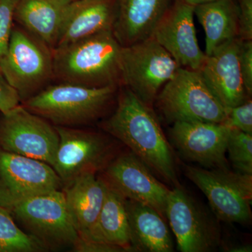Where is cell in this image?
Wrapping results in <instances>:
<instances>
[{
  "mask_svg": "<svg viewBox=\"0 0 252 252\" xmlns=\"http://www.w3.org/2000/svg\"><path fill=\"white\" fill-rule=\"evenodd\" d=\"M42 249L40 242L15 223L9 210L0 207V252H32Z\"/></svg>",
  "mask_w": 252,
  "mask_h": 252,
  "instance_id": "obj_24",
  "label": "cell"
},
{
  "mask_svg": "<svg viewBox=\"0 0 252 252\" xmlns=\"http://www.w3.org/2000/svg\"><path fill=\"white\" fill-rule=\"evenodd\" d=\"M59 144L55 126L19 105L0 121V148L41 160L53 167Z\"/></svg>",
  "mask_w": 252,
  "mask_h": 252,
  "instance_id": "obj_10",
  "label": "cell"
},
{
  "mask_svg": "<svg viewBox=\"0 0 252 252\" xmlns=\"http://www.w3.org/2000/svg\"><path fill=\"white\" fill-rule=\"evenodd\" d=\"M10 212L43 245L74 246L79 238L60 190L16 200Z\"/></svg>",
  "mask_w": 252,
  "mask_h": 252,
  "instance_id": "obj_9",
  "label": "cell"
},
{
  "mask_svg": "<svg viewBox=\"0 0 252 252\" xmlns=\"http://www.w3.org/2000/svg\"><path fill=\"white\" fill-rule=\"evenodd\" d=\"M126 200L122 194L106 184L103 205L92 241L89 243L104 244L117 248L119 252H133Z\"/></svg>",
  "mask_w": 252,
  "mask_h": 252,
  "instance_id": "obj_22",
  "label": "cell"
},
{
  "mask_svg": "<svg viewBox=\"0 0 252 252\" xmlns=\"http://www.w3.org/2000/svg\"><path fill=\"white\" fill-rule=\"evenodd\" d=\"M186 177L208 200L220 221L250 224L252 220V175L229 168L207 169L186 165Z\"/></svg>",
  "mask_w": 252,
  "mask_h": 252,
  "instance_id": "obj_5",
  "label": "cell"
},
{
  "mask_svg": "<svg viewBox=\"0 0 252 252\" xmlns=\"http://www.w3.org/2000/svg\"><path fill=\"white\" fill-rule=\"evenodd\" d=\"M227 152L235 171L252 175V135L230 128Z\"/></svg>",
  "mask_w": 252,
  "mask_h": 252,
  "instance_id": "obj_25",
  "label": "cell"
},
{
  "mask_svg": "<svg viewBox=\"0 0 252 252\" xmlns=\"http://www.w3.org/2000/svg\"><path fill=\"white\" fill-rule=\"evenodd\" d=\"M101 178L124 198L153 207L167 220L165 211L170 189L159 182L132 152L114 157L104 169Z\"/></svg>",
  "mask_w": 252,
  "mask_h": 252,
  "instance_id": "obj_12",
  "label": "cell"
},
{
  "mask_svg": "<svg viewBox=\"0 0 252 252\" xmlns=\"http://www.w3.org/2000/svg\"><path fill=\"white\" fill-rule=\"evenodd\" d=\"M167 220L182 252H210L221 246L220 220L180 184L170 189Z\"/></svg>",
  "mask_w": 252,
  "mask_h": 252,
  "instance_id": "obj_8",
  "label": "cell"
},
{
  "mask_svg": "<svg viewBox=\"0 0 252 252\" xmlns=\"http://www.w3.org/2000/svg\"><path fill=\"white\" fill-rule=\"evenodd\" d=\"M21 97L9 84L0 67V112L6 114L20 105Z\"/></svg>",
  "mask_w": 252,
  "mask_h": 252,
  "instance_id": "obj_29",
  "label": "cell"
},
{
  "mask_svg": "<svg viewBox=\"0 0 252 252\" xmlns=\"http://www.w3.org/2000/svg\"><path fill=\"white\" fill-rule=\"evenodd\" d=\"M14 202V198L9 192L0 185V207L7 209L10 211Z\"/></svg>",
  "mask_w": 252,
  "mask_h": 252,
  "instance_id": "obj_31",
  "label": "cell"
},
{
  "mask_svg": "<svg viewBox=\"0 0 252 252\" xmlns=\"http://www.w3.org/2000/svg\"><path fill=\"white\" fill-rule=\"evenodd\" d=\"M169 123L201 122L223 124L226 110L212 94L200 73L180 67L164 85L155 101Z\"/></svg>",
  "mask_w": 252,
  "mask_h": 252,
  "instance_id": "obj_4",
  "label": "cell"
},
{
  "mask_svg": "<svg viewBox=\"0 0 252 252\" xmlns=\"http://www.w3.org/2000/svg\"><path fill=\"white\" fill-rule=\"evenodd\" d=\"M0 67L25 101L54 79L52 49L23 28L14 27Z\"/></svg>",
  "mask_w": 252,
  "mask_h": 252,
  "instance_id": "obj_7",
  "label": "cell"
},
{
  "mask_svg": "<svg viewBox=\"0 0 252 252\" xmlns=\"http://www.w3.org/2000/svg\"><path fill=\"white\" fill-rule=\"evenodd\" d=\"M116 14V0H75L64 12L56 48L112 30Z\"/></svg>",
  "mask_w": 252,
  "mask_h": 252,
  "instance_id": "obj_19",
  "label": "cell"
},
{
  "mask_svg": "<svg viewBox=\"0 0 252 252\" xmlns=\"http://www.w3.org/2000/svg\"><path fill=\"white\" fill-rule=\"evenodd\" d=\"M240 39L225 43L206 56L199 69L212 94L225 109L243 104L251 98L245 91L240 64Z\"/></svg>",
  "mask_w": 252,
  "mask_h": 252,
  "instance_id": "obj_16",
  "label": "cell"
},
{
  "mask_svg": "<svg viewBox=\"0 0 252 252\" xmlns=\"http://www.w3.org/2000/svg\"><path fill=\"white\" fill-rule=\"evenodd\" d=\"M133 251L172 252L174 243L165 219L153 207L126 199Z\"/></svg>",
  "mask_w": 252,
  "mask_h": 252,
  "instance_id": "obj_20",
  "label": "cell"
},
{
  "mask_svg": "<svg viewBox=\"0 0 252 252\" xmlns=\"http://www.w3.org/2000/svg\"><path fill=\"white\" fill-rule=\"evenodd\" d=\"M205 33V51L210 56L220 46L238 38L237 0H217L194 6Z\"/></svg>",
  "mask_w": 252,
  "mask_h": 252,
  "instance_id": "obj_23",
  "label": "cell"
},
{
  "mask_svg": "<svg viewBox=\"0 0 252 252\" xmlns=\"http://www.w3.org/2000/svg\"><path fill=\"white\" fill-rule=\"evenodd\" d=\"M63 193L81 241H92L106 193V184L95 172H84L66 185Z\"/></svg>",
  "mask_w": 252,
  "mask_h": 252,
  "instance_id": "obj_17",
  "label": "cell"
},
{
  "mask_svg": "<svg viewBox=\"0 0 252 252\" xmlns=\"http://www.w3.org/2000/svg\"><path fill=\"white\" fill-rule=\"evenodd\" d=\"M169 130L181 157L207 169L229 168L225 154L230 128L221 124L177 122Z\"/></svg>",
  "mask_w": 252,
  "mask_h": 252,
  "instance_id": "obj_13",
  "label": "cell"
},
{
  "mask_svg": "<svg viewBox=\"0 0 252 252\" xmlns=\"http://www.w3.org/2000/svg\"><path fill=\"white\" fill-rule=\"evenodd\" d=\"M59 144L53 168L67 185L84 172L104 170L114 158V146L98 132L56 126Z\"/></svg>",
  "mask_w": 252,
  "mask_h": 252,
  "instance_id": "obj_11",
  "label": "cell"
},
{
  "mask_svg": "<svg viewBox=\"0 0 252 252\" xmlns=\"http://www.w3.org/2000/svg\"><path fill=\"white\" fill-rule=\"evenodd\" d=\"M71 1H75V0H70Z\"/></svg>",
  "mask_w": 252,
  "mask_h": 252,
  "instance_id": "obj_33",
  "label": "cell"
},
{
  "mask_svg": "<svg viewBox=\"0 0 252 252\" xmlns=\"http://www.w3.org/2000/svg\"><path fill=\"white\" fill-rule=\"evenodd\" d=\"M172 0H116L112 32L122 46L152 37Z\"/></svg>",
  "mask_w": 252,
  "mask_h": 252,
  "instance_id": "obj_18",
  "label": "cell"
},
{
  "mask_svg": "<svg viewBox=\"0 0 252 252\" xmlns=\"http://www.w3.org/2000/svg\"><path fill=\"white\" fill-rule=\"evenodd\" d=\"M238 6V39L252 40V0H237Z\"/></svg>",
  "mask_w": 252,
  "mask_h": 252,
  "instance_id": "obj_30",
  "label": "cell"
},
{
  "mask_svg": "<svg viewBox=\"0 0 252 252\" xmlns=\"http://www.w3.org/2000/svg\"><path fill=\"white\" fill-rule=\"evenodd\" d=\"M102 127L127 146L157 177L172 187L180 184L171 145L153 109L125 86L119 94L115 111Z\"/></svg>",
  "mask_w": 252,
  "mask_h": 252,
  "instance_id": "obj_1",
  "label": "cell"
},
{
  "mask_svg": "<svg viewBox=\"0 0 252 252\" xmlns=\"http://www.w3.org/2000/svg\"><path fill=\"white\" fill-rule=\"evenodd\" d=\"M122 48L112 30L56 48L54 79L91 88L121 86Z\"/></svg>",
  "mask_w": 252,
  "mask_h": 252,
  "instance_id": "obj_2",
  "label": "cell"
},
{
  "mask_svg": "<svg viewBox=\"0 0 252 252\" xmlns=\"http://www.w3.org/2000/svg\"><path fill=\"white\" fill-rule=\"evenodd\" d=\"M223 125L252 135V101L248 99L243 104L225 109Z\"/></svg>",
  "mask_w": 252,
  "mask_h": 252,
  "instance_id": "obj_26",
  "label": "cell"
},
{
  "mask_svg": "<svg viewBox=\"0 0 252 252\" xmlns=\"http://www.w3.org/2000/svg\"><path fill=\"white\" fill-rule=\"evenodd\" d=\"M18 0H0V60L7 51Z\"/></svg>",
  "mask_w": 252,
  "mask_h": 252,
  "instance_id": "obj_27",
  "label": "cell"
},
{
  "mask_svg": "<svg viewBox=\"0 0 252 252\" xmlns=\"http://www.w3.org/2000/svg\"><path fill=\"white\" fill-rule=\"evenodd\" d=\"M0 185L16 201L60 190L63 182L46 162L0 149Z\"/></svg>",
  "mask_w": 252,
  "mask_h": 252,
  "instance_id": "obj_15",
  "label": "cell"
},
{
  "mask_svg": "<svg viewBox=\"0 0 252 252\" xmlns=\"http://www.w3.org/2000/svg\"><path fill=\"white\" fill-rule=\"evenodd\" d=\"M117 88H91L59 83L46 86L23 101V106L56 126L73 127L102 117L114 100Z\"/></svg>",
  "mask_w": 252,
  "mask_h": 252,
  "instance_id": "obj_3",
  "label": "cell"
},
{
  "mask_svg": "<svg viewBox=\"0 0 252 252\" xmlns=\"http://www.w3.org/2000/svg\"><path fill=\"white\" fill-rule=\"evenodd\" d=\"M70 0H18L14 20L20 27L44 42L56 47L63 16Z\"/></svg>",
  "mask_w": 252,
  "mask_h": 252,
  "instance_id": "obj_21",
  "label": "cell"
},
{
  "mask_svg": "<svg viewBox=\"0 0 252 252\" xmlns=\"http://www.w3.org/2000/svg\"><path fill=\"white\" fill-rule=\"evenodd\" d=\"M193 15L194 6L175 0L158 23L152 37L181 67L198 71L206 55L199 46Z\"/></svg>",
  "mask_w": 252,
  "mask_h": 252,
  "instance_id": "obj_14",
  "label": "cell"
},
{
  "mask_svg": "<svg viewBox=\"0 0 252 252\" xmlns=\"http://www.w3.org/2000/svg\"><path fill=\"white\" fill-rule=\"evenodd\" d=\"M178 63L153 37L121 51V86H125L153 109L159 92L175 75Z\"/></svg>",
  "mask_w": 252,
  "mask_h": 252,
  "instance_id": "obj_6",
  "label": "cell"
},
{
  "mask_svg": "<svg viewBox=\"0 0 252 252\" xmlns=\"http://www.w3.org/2000/svg\"><path fill=\"white\" fill-rule=\"evenodd\" d=\"M241 40V39H240ZM239 64L245 91L249 96L252 94V40L240 41Z\"/></svg>",
  "mask_w": 252,
  "mask_h": 252,
  "instance_id": "obj_28",
  "label": "cell"
},
{
  "mask_svg": "<svg viewBox=\"0 0 252 252\" xmlns=\"http://www.w3.org/2000/svg\"><path fill=\"white\" fill-rule=\"evenodd\" d=\"M187 4L195 6L198 5L207 4V3L212 2V1H217V0H183Z\"/></svg>",
  "mask_w": 252,
  "mask_h": 252,
  "instance_id": "obj_32",
  "label": "cell"
}]
</instances>
